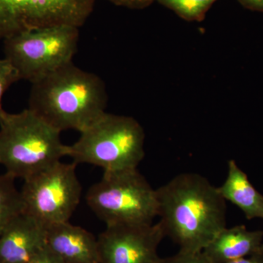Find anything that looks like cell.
<instances>
[{
  "label": "cell",
  "instance_id": "cell-9",
  "mask_svg": "<svg viewBox=\"0 0 263 263\" xmlns=\"http://www.w3.org/2000/svg\"><path fill=\"white\" fill-rule=\"evenodd\" d=\"M164 237L160 222L106 226L98 238L100 263H159Z\"/></svg>",
  "mask_w": 263,
  "mask_h": 263
},
{
  "label": "cell",
  "instance_id": "cell-19",
  "mask_svg": "<svg viewBox=\"0 0 263 263\" xmlns=\"http://www.w3.org/2000/svg\"><path fill=\"white\" fill-rule=\"evenodd\" d=\"M117 6L124 7L129 9L141 10L150 6L156 0H108Z\"/></svg>",
  "mask_w": 263,
  "mask_h": 263
},
{
  "label": "cell",
  "instance_id": "cell-20",
  "mask_svg": "<svg viewBox=\"0 0 263 263\" xmlns=\"http://www.w3.org/2000/svg\"><path fill=\"white\" fill-rule=\"evenodd\" d=\"M226 263H263V253L259 250L258 252H256L252 255Z\"/></svg>",
  "mask_w": 263,
  "mask_h": 263
},
{
  "label": "cell",
  "instance_id": "cell-16",
  "mask_svg": "<svg viewBox=\"0 0 263 263\" xmlns=\"http://www.w3.org/2000/svg\"><path fill=\"white\" fill-rule=\"evenodd\" d=\"M20 80V76L12 64L7 59H0V119L6 113L3 108L5 93L10 86Z\"/></svg>",
  "mask_w": 263,
  "mask_h": 263
},
{
  "label": "cell",
  "instance_id": "cell-14",
  "mask_svg": "<svg viewBox=\"0 0 263 263\" xmlns=\"http://www.w3.org/2000/svg\"><path fill=\"white\" fill-rule=\"evenodd\" d=\"M15 181V178L8 173L0 175V235L24 212L22 194L17 190Z\"/></svg>",
  "mask_w": 263,
  "mask_h": 263
},
{
  "label": "cell",
  "instance_id": "cell-2",
  "mask_svg": "<svg viewBox=\"0 0 263 263\" xmlns=\"http://www.w3.org/2000/svg\"><path fill=\"white\" fill-rule=\"evenodd\" d=\"M108 94L92 72L67 64L32 83L29 108L60 132H82L105 114Z\"/></svg>",
  "mask_w": 263,
  "mask_h": 263
},
{
  "label": "cell",
  "instance_id": "cell-10",
  "mask_svg": "<svg viewBox=\"0 0 263 263\" xmlns=\"http://www.w3.org/2000/svg\"><path fill=\"white\" fill-rule=\"evenodd\" d=\"M46 227L22 212L0 235V263H29L46 247Z\"/></svg>",
  "mask_w": 263,
  "mask_h": 263
},
{
  "label": "cell",
  "instance_id": "cell-12",
  "mask_svg": "<svg viewBox=\"0 0 263 263\" xmlns=\"http://www.w3.org/2000/svg\"><path fill=\"white\" fill-rule=\"evenodd\" d=\"M263 231H250L245 226L224 228L202 251L212 263H226L260 250Z\"/></svg>",
  "mask_w": 263,
  "mask_h": 263
},
{
  "label": "cell",
  "instance_id": "cell-21",
  "mask_svg": "<svg viewBox=\"0 0 263 263\" xmlns=\"http://www.w3.org/2000/svg\"><path fill=\"white\" fill-rule=\"evenodd\" d=\"M247 9L263 13V0H238Z\"/></svg>",
  "mask_w": 263,
  "mask_h": 263
},
{
  "label": "cell",
  "instance_id": "cell-7",
  "mask_svg": "<svg viewBox=\"0 0 263 263\" xmlns=\"http://www.w3.org/2000/svg\"><path fill=\"white\" fill-rule=\"evenodd\" d=\"M76 165L60 161L24 179L21 190L24 212L46 227L69 221L82 193Z\"/></svg>",
  "mask_w": 263,
  "mask_h": 263
},
{
  "label": "cell",
  "instance_id": "cell-3",
  "mask_svg": "<svg viewBox=\"0 0 263 263\" xmlns=\"http://www.w3.org/2000/svg\"><path fill=\"white\" fill-rule=\"evenodd\" d=\"M62 132L29 108L0 119V164L15 179H26L67 156Z\"/></svg>",
  "mask_w": 263,
  "mask_h": 263
},
{
  "label": "cell",
  "instance_id": "cell-8",
  "mask_svg": "<svg viewBox=\"0 0 263 263\" xmlns=\"http://www.w3.org/2000/svg\"><path fill=\"white\" fill-rule=\"evenodd\" d=\"M96 0H0V40L51 26L80 28Z\"/></svg>",
  "mask_w": 263,
  "mask_h": 263
},
{
  "label": "cell",
  "instance_id": "cell-11",
  "mask_svg": "<svg viewBox=\"0 0 263 263\" xmlns=\"http://www.w3.org/2000/svg\"><path fill=\"white\" fill-rule=\"evenodd\" d=\"M46 245L65 263H100L98 238L69 221L46 227Z\"/></svg>",
  "mask_w": 263,
  "mask_h": 263
},
{
  "label": "cell",
  "instance_id": "cell-6",
  "mask_svg": "<svg viewBox=\"0 0 263 263\" xmlns=\"http://www.w3.org/2000/svg\"><path fill=\"white\" fill-rule=\"evenodd\" d=\"M79 29L62 24L18 33L3 40L5 58L32 84L72 62Z\"/></svg>",
  "mask_w": 263,
  "mask_h": 263
},
{
  "label": "cell",
  "instance_id": "cell-17",
  "mask_svg": "<svg viewBox=\"0 0 263 263\" xmlns=\"http://www.w3.org/2000/svg\"><path fill=\"white\" fill-rule=\"evenodd\" d=\"M159 263H212L203 252L186 253L179 252L172 257L161 258Z\"/></svg>",
  "mask_w": 263,
  "mask_h": 263
},
{
  "label": "cell",
  "instance_id": "cell-15",
  "mask_svg": "<svg viewBox=\"0 0 263 263\" xmlns=\"http://www.w3.org/2000/svg\"><path fill=\"white\" fill-rule=\"evenodd\" d=\"M189 22H200L217 0H156Z\"/></svg>",
  "mask_w": 263,
  "mask_h": 263
},
{
  "label": "cell",
  "instance_id": "cell-5",
  "mask_svg": "<svg viewBox=\"0 0 263 263\" xmlns=\"http://www.w3.org/2000/svg\"><path fill=\"white\" fill-rule=\"evenodd\" d=\"M86 201L106 226L151 224L158 216L157 190L137 168L104 172Z\"/></svg>",
  "mask_w": 263,
  "mask_h": 263
},
{
  "label": "cell",
  "instance_id": "cell-13",
  "mask_svg": "<svg viewBox=\"0 0 263 263\" xmlns=\"http://www.w3.org/2000/svg\"><path fill=\"white\" fill-rule=\"evenodd\" d=\"M223 198L239 208L247 219H263V195L234 160L228 164V175L218 187Z\"/></svg>",
  "mask_w": 263,
  "mask_h": 263
},
{
  "label": "cell",
  "instance_id": "cell-1",
  "mask_svg": "<svg viewBox=\"0 0 263 263\" xmlns=\"http://www.w3.org/2000/svg\"><path fill=\"white\" fill-rule=\"evenodd\" d=\"M157 194L159 222L179 252H202L226 228V200L202 175H177L157 189Z\"/></svg>",
  "mask_w": 263,
  "mask_h": 263
},
{
  "label": "cell",
  "instance_id": "cell-4",
  "mask_svg": "<svg viewBox=\"0 0 263 263\" xmlns=\"http://www.w3.org/2000/svg\"><path fill=\"white\" fill-rule=\"evenodd\" d=\"M145 137L134 118L105 112L67 147V157L76 164L98 166L104 172L136 169L144 158Z\"/></svg>",
  "mask_w": 263,
  "mask_h": 263
},
{
  "label": "cell",
  "instance_id": "cell-22",
  "mask_svg": "<svg viewBox=\"0 0 263 263\" xmlns=\"http://www.w3.org/2000/svg\"><path fill=\"white\" fill-rule=\"evenodd\" d=\"M260 252H262L263 253V243H262V246H261V247H260Z\"/></svg>",
  "mask_w": 263,
  "mask_h": 263
},
{
  "label": "cell",
  "instance_id": "cell-18",
  "mask_svg": "<svg viewBox=\"0 0 263 263\" xmlns=\"http://www.w3.org/2000/svg\"><path fill=\"white\" fill-rule=\"evenodd\" d=\"M29 263H65L47 246L41 249Z\"/></svg>",
  "mask_w": 263,
  "mask_h": 263
}]
</instances>
